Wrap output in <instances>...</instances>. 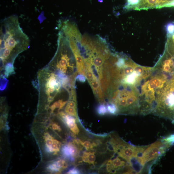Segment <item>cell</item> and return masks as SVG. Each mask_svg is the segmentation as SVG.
<instances>
[{
	"instance_id": "obj_1",
	"label": "cell",
	"mask_w": 174,
	"mask_h": 174,
	"mask_svg": "<svg viewBox=\"0 0 174 174\" xmlns=\"http://www.w3.org/2000/svg\"><path fill=\"white\" fill-rule=\"evenodd\" d=\"M1 61L2 66L13 63L16 57L26 50L30 40L20 26L17 16L5 18L1 24Z\"/></svg>"
},
{
	"instance_id": "obj_2",
	"label": "cell",
	"mask_w": 174,
	"mask_h": 174,
	"mask_svg": "<svg viewBox=\"0 0 174 174\" xmlns=\"http://www.w3.org/2000/svg\"><path fill=\"white\" fill-rule=\"evenodd\" d=\"M109 95L110 101L117 106L118 113L134 115L139 113V93L137 87L118 84Z\"/></svg>"
},
{
	"instance_id": "obj_3",
	"label": "cell",
	"mask_w": 174,
	"mask_h": 174,
	"mask_svg": "<svg viewBox=\"0 0 174 174\" xmlns=\"http://www.w3.org/2000/svg\"><path fill=\"white\" fill-rule=\"evenodd\" d=\"M152 113L159 117L174 120V77L168 82L156 100Z\"/></svg>"
},
{
	"instance_id": "obj_4",
	"label": "cell",
	"mask_w": 174,
	"mask_h": 174,
	"mask_svg": "<svg viewBox=\"0 0 174 174\" xmlns=\"http://www.w3.org/2000/svg\"><path fill=\"white\" fill-rule=\"evenodd\" d=\"M169 148L161 140L148 145L144 151L142 156L139 159L144 166L147 163L157 159L164 155Z\"/></svg>"
},
{
	"instance_id": "obj_5",
	"label": "cell",
	"mask_w": 174,
	"mask_h": 174,
	"mask_svg": "<svg viewBox=\"0 0 174 174\" xmlns=\"http://www.w3.org/2000/svg\"><path fill=\"white\" fill-rule=\"evenodd\" d=\"M174 0H140V2L134 10L148 9H161L166 7L168 4Z\"/></svg>"
},
{
	"instance_id": "obj_6",
	"label": "cell",
	"mask_w": 174,
	"mask_h": 174,
	"mask_svg": "<svg viewBox=\"0 0 174 174\" xmlns=\"http://www.w3.org/2000/svg\"><path fill=\"white\" fill-rule=\"evenodd\" d=\"M126 165V162L121 160L119 157H117L108 161L107 170L111 173H116L117 171L121 170Z\"/></svg>"
},
{
	"instance_id": "obj_7",
	"label": "cell",
	"mask_w": 174,
	"mask_h": 174,
	"mask_svg": "<svg viewBox=\"0 0 174 174\" xmlns=\"http://www.w3.org/2000/svg\"><path fill=\"white\" fill-rule=\"evenodd\" d=\"M60 116L62 117L66 122L67 126L72 132L75 134H78L79 132V129L75 123V120L72 117L66 115L63 112L59 113Z\"/></svg>"
},
{
	"instance_id": "obj_8",
	"label": "cell",
	"mask_w": 174,
	"mask_h": 174,
	"mask_svg": "<svg viewBox=\"0 0 174 174\" xmlns=\"http://www.w3.org/2000/svg\"><path fill=\"white\" fill-rule=\"evenodd\" d=\"M62 151L63 155L67 157L74 156L77 153V150L74 146L71 144L64 146Z\"/></svg>"
},
{
	"instance_id": "obj_9",
	"label": "cell",
	"mask_w": 174,
	"mask_h": 174,
	"mask_svg": "<svg viewBox=\"0 0 174 174\" xmlns=\"http://www.w3.org/2000/svg\"><path fill=\"white\" fill-rule=\"evenodd\" d=\"M82 159L84 162L94 165L96 157L94 153L85 152L83 155Z\"/></svg>"
},
{
	"instance_id": "obj_10",
	"label": "cell",
	"mask_w": 174,
	"mask_h": 174,
	"mask_svg": "<svg viewBox=\"0 0 174 174\" xmlns=\"http://www.w3.org/2000/svg\"><path fill=\"white\" fill-rule=\"evenodd\" d=\"M161 141L170 148L171 146L174 145V134L163 137Z\"/></svg>"
},
{
	"instance_id": "obj_11",
	"label": "cell",
	"mask_w": 174,
	"mask_h": 174,
	"mask_svg": "<svg viewBox=\"0 0 174 174\" xmlns=\"http://www.w3.org/2000/svg\"><path fill=\"white\" fill-rule=\"evenodd\" d=\"M45 138L46 140L47 150L48 152L52 153L51 146L54 142V139L48 133H46L45 134Z\"/></svg>"
},
{
	"instance_id": "obj_12",
	"label": "cell",
	"mask_w": 174,
	"mask_h": 174,
	"mask_svg": "<svg viewBox=\"0 0 174 174\" xmlns=\"http://www.w3.org/2000/svg\"><path fill=\"white\" fill-rule=\"evenodd\" d=\"M140 0H127V2L124 8L129 10L134 9L139 4Z\"/></svg>"
},
{
	"instance_id": "obj_13",
	"label": "cell",
	"mask_w": 174,
	"mask_h": 174,
	"mask_svg": "<svg viewBox=\"0 0 174 174\" xmlns=\"http://www.w3.org/2000/svg\"><path fill=\"white\" fill-rule=\"evenodd\" d=\"M67 101H63V100H59L58 101L53 103L50 106V108L52 112H53L56 108H58L59 110H61L66 105Z\"/></svg>"
},
{
	"instance_id": "obj_14",
	"label": "cell",
	"mask_w": 174,
	"mask_h": 174,
	"mask_svg": "<svg viewBox=\"0 0 174 174\" xmlns=\"http://www.w3.org/2000/svg\"><path fill=\"white\" fill-rule=\"evenodd\" d=\"M107 111L112 115H116L118 113V109L117 106L113 103H108L106 106Z\"/></svg>"
},
{
	"instance_id": "obj_15",
	"label": "cell",
	"mask_w": 174,
	"mask_h": 174,
	"mask_svg": "<svg viewBox=\"0 0 174 174\" xmlns=\"http://www.w3.org/2000/svg\"><path fill=\"white\" fill-rule=\"evenodd\" d=\"M168 38L172 37L174 34V23L172 22L168 23L165 26Z\"/></svg>"
},
{
	"instance_id": "obj_16",
	"label": "cell",
	"mask_w": 174,
	"mask_h": 174,
	"mask_svg": "<svg viewBox=\"0 0 174 174\" xmlns=\"http://www.w3.org/2000/svg\"><path fill=\"white\" fill-rule=\"evenodd\" d=\"M14 68L13 64L8 63L6 64L5 67V75L6 77H8L11 74L14 72Z\"/></svg>"
},
{
	"instance_id": "obj_17",
	"label": "cell",
	"mask_w": 174,
	"mask_h": 174,
	"mask_svg": "<svg viewBox=\"0 0 174 174\" xmlns=\"http://www.w3.org/2000/svg\"><path fill=\"white\" fill-rule=\"evenodd\" d=\"M65 112L71 116L76 117L77 116V108L66 106L65 109Z\"/></svg>"
},
{
	"instance_id": "obj_18",
	"label": "cell",
	"mask_w": 174,
	"mask_h": 174,
	"mask_svg": "<svg viewBox=\"0 0 174 174\" xmlns=\"http://www.w3.org/2000/svg\"><path fill=\"white\" fill-rule=\"evenodd\" d=\"M97 112L101 115H105L107 112V107L104 105L101 104L98 106Z\"/></svg>"
},
{
	"instance_id": "obj_19",
	"label": "cell",
	"mask_w": 174,
	"mask_h": 174,
	"mask_svg": "<svg viewBox=\"0 0 174 174\" xmlns=\"http://www.w3.org/2000/svg\"><path fill=\"white\" fill-rule=\"evenodd\" d=\"M81 144L87 150L92 149L96 145L95 143L91 144L89 141H85L84 142H82Z\"/></svg>"
},
{
	"instance_id": "obj_20",
	"label": "cell",
	"mask_w": 174,
	"mask_h": 174,
	"mask_svg": "<svg viewBox=\"0 0 174 174\" xmlns=\"http://www.w3.org/2000/svg\"><path fill=\"white\" fill-rule=\"evenodd\" d=\"M47 168L49 170L53 171L58 172L60 170V168L57 166L55 162L50 165Z\"/></svg>"
},
{
	"instance_id": "obj_21",
	"label": "cell",
	"mask_w": 174,
	"mask_h": 174,
	"mask_svg": "<svg viewBox=\"0 0 174 174\" xmlns=\"http://www.w3.org/2000/svg\"><path fill=\"white\" fill-rule=\"evenodd\" d=\"M85 76L82 74H79L76 78V79L81 82H85L86 80Z\"/></svg>"
},
{
	"instance_id": "obj_22",
	"label": "cell",
	"mask_w": 174,
	"mask_h": 174,
	"mask_svg": "<svg viewBox=\"0 0 174 174\" xmlns=\"http://www.w3.org/2000/svg\"><path fill=\"white\" fill-rule=\"evenodd\" d=\"M57 166L60 168H63L66 162L63 160H59L55 162Z\"/></svg>"
},
{
	"instance_id": "obj_23",
	"label": "cell",
	"mask_w": 174,
	"mask_h": 174,
	"mask_svg": "<svg viewBox=\"0 0 174 174\" xmlns=\"http://www.w3.org/2000/svg\"><path fill=\"white\" fill-rule=\"evenodd\" d=\"M80 172L77 169L73 168L68 172V174H79Z\"/></svg>"
},
{
	"instance_id": "obj_24",
	"label": "cell",
	"mask_w": 174,
	"mask_h": 174,
	"mask_svg": "<svg viewBox=\"0 0 174 174\" xmlns=\"http://www.w3.org/2000/svg\"><path fill=\"white\" fill-rule=\"evenodd\" d=\"M52 129L55 130H57L59 131H60L61 129L59 126L56 124H53L52 126Z\"/></svg>"
}]
</instances>
